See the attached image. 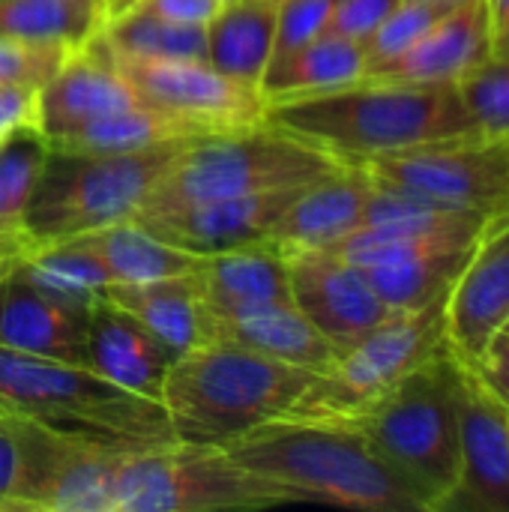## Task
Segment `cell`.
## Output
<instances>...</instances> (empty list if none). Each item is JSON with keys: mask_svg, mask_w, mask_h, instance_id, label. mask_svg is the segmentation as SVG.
<instances>
[{"mask_svg": "<svg viewBox=\"0 0 509 512\" xmlns=\"http://www.w3.org/2000/svg\"><path fill=\"white\" fill-rule=\"evenodd\" d=\"M225 450L294 504L429 512L414 486L369 444V438L342 420L285 414L255 426Z\"/></svg>", "mask_w": 509, "mask_h": 512, "instance_id": "1", "label": "cell"}, {"mask_svg": "<svg viewBox=\"0 0 509 512\" xmlns=\"http://www.w3.org/2000/svg\"><path fill=\"white\" fill-rule=\"evenodd\" d=\"M264 123L330 153L342 165H363L429 141L474 132L456 84H408L360 78L348 87L273 102Z\"/></svg>", "mask_w": 509, "mask_h": 512, "instance_id": "2", "label": "cell"}, {"mask_svg": "<svg viewBox=\"0 0 509 512\" xmlns=\"http://www.w3.org/2000/svg\"><path fill=\"white\" fill-rule=\"evenodd\" d=\"M315 375L243 345L210 339L171 363L162 405L174 441L225 450L255 426L285 417Z\"/></svg>", "mask_w": 509, "mask_h": 512, "instance_id": "3", "label": "cell"}, {"mask_svg": "<svg viewBox=\"0 0 509 512\" xmlns=\"http://www.w3.org/2000/svg\"><path fill=\"white\" fill-rule=\"evenodd\" d=\"M465 360L444 345L369 408L342 420L414 486L429 512L450 507L459 486V408Z\"/></svg>", "mask_w": 509, "mask_h": 512, "instance_id": "4", "label": "cell"}, {"mask_svg": "<svg viewBox=\"0 0 509 512\" xmlns=\"http://www.w3.org/2000/svg\"><path fill=\"white\" fill-rule=\"evenodd\" d=\"M0 408L48 429L129 450L174 441L162 402L144 399L87 366L0 348Z\"/></svg>", "mask_w": 509, "mask_h": 512, "instance_id": "5", "label": "cell"}, {"mask_svg": "<svg viewBox=\"0 0 509 512\" xmlns=\"http://www.w3.org/2000/svg\"><path fill=\"white\" fill-rule=\"evenodd\" d=\"M336 168H342V162L330 153L261 120L192 138L138 210L306 186Z\"/></svg>", "mask_w": 509, "mask_h": 512, "instance_id": "6", "label": "cell"}, {"mask_svg": "<svg viewBox=\"0 0 509 512\" xmlns=\"http://www.w3.org/2000/svg\"><path fill=\"white\" fill-rule=\"evenodd\" d=\"M189 141L132 153H78L51 147L24 213L33 246L60 243L129 219Z\"/></svg>", "mask_w": 509, "mask_h": 512, "instance_id": "7", "label": "cell"}, {"mask_svg": "<svg viewBox=\"0 0 509 512\" xmlns=\"http://www.w3.org/2000/svg\"><path fill=\"white\" fill-rule=\"evenodd\" d=\"M285 504L294 501L222 447L171 441L132 450L117 480V512L270 510Z\"/></svg>", "mask_w": 509, "mask_h": 512, "instance_id": "8", "label": "cell"}, {"mask_svg": "<svg viewBox=\"0 0 509 512\" xmlns=\"http://www.w3.org/2000/svg\"><path fill=\"white\" fill-rule=\"evenodd\" d=\"M444 306L447 294L423 309L393 312L384 324L342 351L327 372L315 375L288 414L351 420L369 408L408 372H414L447 345Z\"/></svg>", "mask_w": 509, "mask_h": 512, "instance_id": "9", "label": "cell"}, {"mask_svg": "<svg viewBox=\"0 0 509 512\" xmlns=\"http://www.w3.org/2000/svg\"><path fill=\"white\" fill-rule=\"evenodd\" d=\"M375 177L486 219L509 210V135L462 132L363 162Z\"/></svg>", "mask_w": 509, "mask_h": 512, "instance_id": "10", "label": "cell"}, {"mask_svg": "<svg viewBox=\"0 0 509 512\" xmlns=\"http://www.w3.org/2000/svg\"><path fill=\"white\" fill-rule=\"evenodd\" d=\"M87 42L114 63L135 96L147 105L204 120L216 129H240L264 120L267 102L258 87L222 75L207 60H132L108 54L93 39Z\"/></svg>", "mask_w": 509, "mask_h": 512, "instance_id": "11", "label": "cell"}, {"mask_svg": "<svg viewBox=\"0 0 509 512\" xmlns=\"http://www.w3.org/2000/svg\"><path fill=\"white\" fill-rule=\"evenodd\" d=\"M285 261L294 306L339 354L393 315L366 273L342 255L309 249L288 255Z\"/></svg>", "mask_w": 509, "mask_h": 512, "instance_id": "12", "label": "cell"}, {"mask_svg": "<svg viewBox=\"0 0 509 512\" xmlns=\"http://www.w3.org/2000/svg\"><path fill=\"white\" fill-rule=\"evenodd\" d=\"M306 186L267 189L255 195L195 201V204H177L159 210H135L129 219L141 225L147 234L207 258L216 252L264 243L273 222Z\"/></svg>", "mask_w": 509, "mask_h": 512, "instance_id": "13", "label": "cell"}, {"mask_svg": "<svg viewBox=\"0 0 509 512\" xmlns=\"http://www.w3.org/2000/svg\"><path fill=\"white\" fill-rule=\"evenodd\" d=\"M447 345L474 363L509 321V210L492 216L447 291Z\"/></svg>", "mask_w": 509, "mask_h": 512, "instance_id": "14", "label": "cell"}, {"mask_svg": "<svg viewBox=\"0 0 509 512\" xmlns=\"http://www.w3.org/2000/svg\"><path fill=\"white\" fill-rule=\"evenodd\" d=\"M447 510L509 512V408L471 363L462 375L459 486Z\"/></svg>", "mask_w": 509, "mask_h": 512, "instance_id": "15", "label": "cell"}, {"mask_svg": "<svg viewBox=\"0 0 509 512\" xmlns=\"http://www.w3.org/2000/svg\"><path fill=\"white\" fill-rule=\"evenodd\" d=\"M87 312L48 294L15 264L0 279V348L87 366Z\"/></svg>", "mask_w": 509, "mask_h": 512, "instance_id": "16", "label": "cell"}, {"mask_svg": "<svg viewBox=\"0 0 509 512\" xmlns=\"http://www.w3.org/2000/svg\"><path fill=\"white\" fill-rule=\"evenodd\" d=\"M372 195V174L366 165H342L333 174L309 183L273 222L264 243L285 258L309 249H333L363 225Z\"/></svg>", "mask_w": 509, "mask_h": 512, "instance_id": "17", "label": "cell"}, {"mask_svg": "<svg viewBox=\"0 0 509 512\" xmlns=\"http://www.w3.org/2000/svg\"><path fill=\"white\" fill-rule=\"evenodd\" d=\"M492 15L486 0L453 6L405 54L366 69L363 78L408 84H459L474 66L492 57Z\"/></svg>", "mask_w": 509, "mask_h": 512, "instance_id": "18", "label": "cell"}, {"mask_svg": "<svg viewBox=\"0 0 509 512\" xmlns=\"http://www.w3.org/2000/svg\"><path fill=\"white\" fill-rule=\"evenodd\" d=\"M174 360L177 354L135 315L96 297L87 312V369L144 399L162 402L165 375Z\"/></svg>", "mask_w": 509, "mask_h": 512, "instance_id": "19", "label": "cell"}, {"mask_svg": "<svg viewBox=\"0 0 509 512\" xmlns=\"http://www.w3.org/2000/svg\"><path fill=\"white\" fill-rule=\"evenodd\" d=\"M138 96L129 81L90 42L39 87V132L51 141L81 129L90 120L135 105Z\"/></svg>", "mask_w": 509, "mask_h": 512, "instance_id": "20", "label": "cell"}, {"mask_svg": "<svg viewBox=\"0 0 509 512\" xmlns=\"http://www.w3.org/2000/svg\"><path fill=\"white\" fill-rule=\"evenodd\" d=\"M210 339L234 342L318 375L327 372L339 357V351L315 330V324L294 306V300L258 303L222 315L210 312Z\"/></svg>", "mask_w": 509, "mask_h": 512, "instance_id": "21", "label": "cell"}, {"mask_svg": "<svg viewBox=\"0 0 509 512\" xmlns=\"http://www.w3.org/2000/svg\"><path fill=\"white\" fill-rule=\"evenodd\" d=\"M198 294L213 315L291 300L288 261L270 243H252L228 252L207 255L192 270Z\"/></svg>", "mask_w": 509, "mask_h": 512, "instance_id": "22", "label": "cell"}, {"mask_svg": "<svg viewBox=\"0 0 509 512\" xmlns=\"http://www.w3.org/2000/svg\"><path fill=\"white\" fill-rule=\"evenodd\" d=\"M99 297L135 315L177 357L201 342H210V312L198 294L192 273L135 285H105Z\"/></svg>", "mask_w": 509, "mask_h": 512, "instance_id": "23", "label": "cell"}, {"mask_svg": "<svg viewBox=\"0 0 509 512\" xmlns=\"http://www.w3.org/2000/svg\"><path fill=\"white\" fill-rule=\"evenodd\" d=\"M363 75H366L363 42L342 39V36H318L315 42L270 60L258 81V93L264 96L267 105L291 102V99L348 87Z\"/></svg>", "mask_w": 509, "mask_h": 512, "instance_id": "24", "label": "cell"}, {"mask_svg": "<svg viewBox=\"0 0 509 512\" xmlns=\"http://www.w3.org/2000/svg\"><path fill=\"white\" fill-rule=\"evenodd\" d=\"M273 0H225L207 21V63L222 75L258 87L276 39Z\"/></svg>", "mask_w": 509, "mask_h": 512, "instance_id": "25", "label": "cell"}, {"mask_svg": "<svg viewBox=\"0 0 509 512\" xmlns=\"http://www.w3.org/2000/svg\"><path fill=\"white\" fill-rule=\"evenodd\" d=\"M213 132H225V129H216L204 120H192V117H183V114H174V111H165L138 99L129 108L90 120L81 129L51 141V147L78 150V153H132V150H147L159 144L204 138Z\"/></svg>", "mask_w": 509, "mask_h": 512, "instance_id": "26", "label": "cell"}, {"mask_svg": "<svg viewBox=\"0 0 509 512\" xmlns=\"http://www.w3.org/2000/svg\"><path fill=\"white\" fill-rule=\"evenodd\" d=\"M69 240L84 246L105 267L111 285H135V282L183 276V273L198 270V264L204 261L195 252H186L180 246H171L147 234L132 219H120V222H111L105 228H96Z\"/></svg>", "mask_w": 509, "mask_h": 512, "instance_id": "27", "label": "cell"}, {"mask_svg": "<svg viewBox=\"0 0 509 512\" xmlns=\"http://www.w3.org/2000/svg\"><path fill=\"white\" fill-rule=\"evenodd\" d=\"M114 57L132 60H207V24H180L144 9H129L90 36Z\"/></svg>", "mask_w": 509, "mask_h": 512, "instance_id": "28", "label": "cell"}, {"mask_svg": "<svg viewBox=\"0 0 509 512\" xmlns=\"http://www.w3.org/2000/svg\"><path fill=\"white\" fill-rule=\"evenodd\" d=\"M468 255L471 246L450 249V252H426L390 264H375L366 267L363 273L393 312H411L444 297L453 288L456 276L462 273Z\"/></svg>", "mask_w": 509, "mask_h": 512, "instance_id": "29", "label": "cell"}, {"mask_svg": "<svg viewBox=\"0 0 509 512\" xmlns=\"http://www.w3.org/2000/svg\"><path fill=\"white\" fill-rule=\"evenodd\" d=\"M102 27V12L63 0H0V36L84 45Z\"/></svg>", "mask_w": 509, "mask_h": 512, "instance_id": "30", "label": "cell"}, {"mask_svg": "<svg viewBox=\"0 0 509 512\" xmlns=\"http://www.w3.org/2000/svg\"><path fill=\"white\" fill-rule=\"evenodd\" d=\"M48 138L24 129L0 144V234H24V213L48 159Z\"/></svg>", "mask_w": 509, "mask_h": 512, "instance_id": "31", "label": "cell"}, {"mask_svg": "<svg viewBox=\"0 0 509 512\" xmlns=\"http://www.w3.org/2000/svg\"><path fill=\"white\" fill-rule=\"evenodd\" d=\"M462 105L477 132L509 135V60L486 57L459 84Z\"/></svg>", "mask_w": 509, "mask_h": 512, "instance_id": "32", "label": "cell"}, {"mask_svg": "<svg viewBox=\"0 0 509 512\" xmlns=\"http://www.w3.org/2000/svg\"><path fill=\"white\" fill-rule=\"evenodd\" d=\"M453 6L423 3V0H399V6L363 39L366 69L381 66L399 54H405L417 39H423L438 18H444Z\"/></svg>", "mask_w": 509, "mask_h": 512, "instance_id": "33", "label": "cell"}, {"mask_svg": "<svg viewBox=\"0 0 509 512\" xmlns=\"http://www.w3.org/2000/svg\"><path fill=\"white\" fill-rule=\"evenodd\" d=\"M81 45L0 36V84L42 87Z\"/></svg>", "mask_w": 509, "mask_h": 512, "instance_id": "34", "label": "cell"}, {"mask_svg": "<svg viewBox=\"0 0 509 512\" xmlns=\"http://www.w3.org/2000/svg\"><path fill=\"white\" fill-rule=\"evenodd\" d=\"M333 3L336 0H282L276 12V39L270 60L285 57L324 36Z\"/></svg>", "mask_w": 509, "mask_h": 512, "instance_id": "35", "label": "cell"}, {"mask_svg": "<svg viewBox=\"0 0 509 512\" xmlns=\"http://www.w3.org/2000/svg\"><path fill=\"white\" fill-rule=\"evenodd\" d=\"M399 0H336L324 36H342L363 42L393 9Z\"/></svg>", "mask_w": 509, "mask_h": 512, "instance_id": "36", "label": "cell"}, {"mask_svg": "<svg viewBox=\"0 0 509 512\" xmlns=\"http://www.w3.org/2000/svg\"><path fill=\"white\" fill-rule=\"evenodd\" d=\"M24 129H39V87L0 84V144Z\"/></svg>", "mask_w": 509, "mask_h": 512, "instance_id": "37", "label": "cell"}, {"mask_svg": "<svg viewBox=\"0 0 509 512\" xmlns=\"http://www.w3.org/2000/svg\"><path fill=\"white\" fill-rule=\"evenodd\" d=\"M21 444H18V432L12 423V414L0 408V498L15 501L24 512H30L21 501Z\"/></svg>", "mask_w": 509, "mask_h": 512, "instance_id": "38", "label": "cell"}, {"mask_svg": "<svg viewBox=\"0 0 509 512\" xmlns=\"http://www.w3.org/2000/svg\"><path fill=\"white\" fill-rule=\"evenodd\" d=\"M486 387L509 408V321L489 339L486 351L471 363Z\"/></svg>", "mask_w": 509, "mask_h": 512, "instance_id": "39", "label": "cell"}, {"mask_svg": "<svg viewBox=\"0 0 509 512\" xmlns=\"http://www.w3.org/2000/svg\"><path fill=\"white\" fill-rule=\"evenodd\" d=\"M222 3L225 0H138L129 9H144L150 15L180 21V24H207Z\"/></svg>", "mask_w": 509, "mask_h": 512, "instance_id": "40", "label": "cell"}, {"mask_svg": "<svg viewBox=\"0 0 509 512\" xmlns=\"http://www.w3.org/2000/svg\"><path fill=\"white\" fill-rule=\"evenodd\" d=\"M33 243L24 234H0V279L27 255Z\"/></svg>", "mask_w": 509, "mask_h": 512, "instance_id": "41", "label": "cell"}, {"mask_svg": "<svg viewBox=\"0 0 509 512\" xmlns=\"http://www.w3.org/2000/svg\"><path fill=\"white\" fill-rule=\"evenodd\" d=\"M489 3V15H492V30L495 36L509 30V0H486Z\"/></svg>", "mask_w": 509, "mask_h": 512, "instance_id": "42", "label": "cell"}, {"mask_svg": "<svg viewBox=\"0 0 509 512\" xmlns=\"http://www.w3.org/2000/svg\"><path fill=\"white\" fill-rule=\"evenodd\" d=\"M132 3H138V0H108V3H105V12H102V24H108V21H114L117 15H123Z\"/></svg>", "mask_w": 509, "mask_h": 512, "instance_id": "43", "label": "cell"}, {"mask_svg": "<svg viewBox=\"0 0 509 512\" xmlns=\"http://www.w3.org/2000/svg\"><path fill=\"white\" fill-rule=\"evenodd\" d=\"M492 54H495V57H507L509 60V30L507 33H501V36H495V42H492Z\"/></svg>", "mask_w": 509, "mask_h": 512, "instance_id": "44", "label": "cell"}, {"mask_svg": "<svg viewBox=\"0 0 509 512\" xmlns=\"http://www.w3.org/2000/svg\"><path fill=\"white\" fill-rule=\"evenodd\" d=\"M63 3H75V6H87V9L105 12V3H108V0H63Z\"/></svg>", "mask_w": 509, "mask_h": 512, "instance_id": "45", "label": "cell"}, {"mask_svg": "<svg viewBox=\"0 0 509 512\" xmlns=\"http://www.w3.org/2000/svg\"><path fill=\"white\" fill-rule=\"evenodd\" d=\"M0 512H24L15 501H6V498H0Z\"/></svg>", "mask_w": 509, "mask_h": 512, "instance_id": "46", "label": "cell"}, {"mask_svg": "<svg viewBox=\"0 0 509 512\" xmlns=\"http://www.w3.org/2000/svg\"><path fill=\"white\" fill-rule=\"evenodd\" d=\"M423 3H444V6H462L468 0H423Z\"/></svg>", "mask_w": 509, "mask_h": 512, "instance_id": "47", "label": "cell"}, {"mask_svg": "<svg viewBox=\"0 0 509 512\" xmlns=\"http://www.w3.org/2000/svg\"><path fill=\"white\" fill-rule=\"evenodd\" d=\"M273 3H282V0H273Z\"/></svg>", "mask_w": 509, "mask_h": 512, "instance_id": "48", "label": "cell"}]
</instances>
